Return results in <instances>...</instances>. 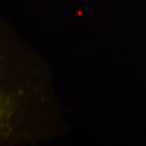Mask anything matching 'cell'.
<instances>
[{"instance_id":"obj_1","label":"cell","mask_w":146,"mask_h":146,"mask_svg":"<svg viewBox=\"0 0 146 146\" xmlns=\"http://www.w3.org/2000/svg\"><path fill=\"white\" fill-rule=\"evenodd\" d=\"M39 72L28 46L0 23V145L36 136L44 100Z\"/></svg>"}]
</instances>
